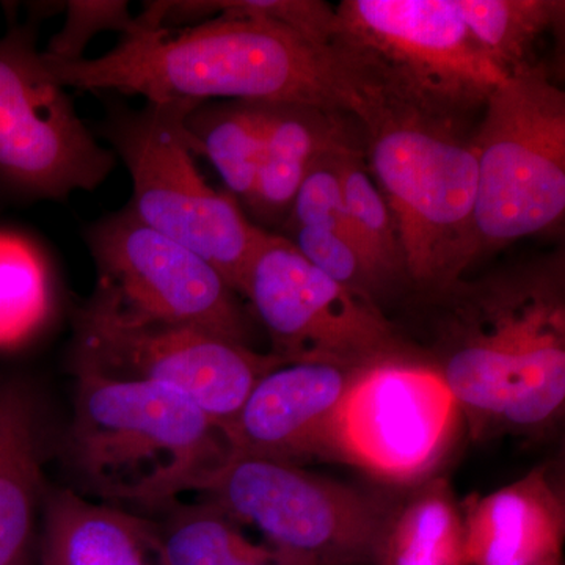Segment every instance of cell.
I'll use <instances>...</instances> for the list:
<instances>
[{"label":"cell","instance_id":"cell-19","mask_svg":"<svg viewBox=\"0 0 565 565\" xmlns=\"http://www.w3.org/2000/svg\"><path fill=\"white\" fill-rule=\"evenodd\" d=\"M373 565H470L462 504L445 478L433 476L393 500Z\"/></svg>","mask_w":565,"mask_h":565},{"label":"cell","instance_id":"cell-3","mask_svg":"<svg viewBox=\"0 0 565 565\" xmlns=\"http://www.w3.org/2000/svg\"><path fill=\"white\" fill-rule=\"evenodd\" d=\"M74 375L66 459L84 489L106 504L161 511L232 452L221 427L177 390Z\"/></svg>","mask_w":565,"mask_h":565},{"label":"cell","instance_id":"cell-26","mask_svg":"<svg viewBox=\"0 0 565 565\" xmlns=\"http://www.w3.org/2000/svg\"><path fill=\"white\" fill-rule=\"evenodd\" d=\"M311 266L367 302L381 307L384 292L348 237L318 228H297L281 234Z\"/></svg>","mask_w":565,"mask_h":565},{"label":"cell","instance_id":"cell-14","mask_svg":"<svg viewBox=\"0 0 565 565\" xmlns=\"http://www.w3.org/2000/svg\"><path fill=\"white\" fill-rule=\"evenodd\" d=\"M353 373L323 363L275 367L223 430L230 451L294 465L330 459L333 418Z\"/></svg>","mask_w":565,"mask_h":565},{"label":"cell","instance_id":"cell-20","mask_svg":"<svg viewBox=\"0 0 565 565\" xmlns=\"http://www.w3.org/2000/svg\"><path fill=\"white\" fill-rule=\"evenodd\" d=\"M150 519L162 565H297L270 545L253 544L232 516L207 501H173Z\"/></svg>","mask_w":565,"mask_h":565},{"label":"cell","instance_id":"cell-24","mask_svg":"<svg viewBox=\"0 0 565 565\" xmlns=\"http://www.w3.org/2000/svg\"><path fill=\"white\" fill-rule=\"evenodd\" d=\"M44 266L24 234L0 228V344L28 332L40 316Z\"/></svg>","mask_w":565,"mask_h":565},{"label":"cell","instance_id":"cell-7","mask_svg":"<svg viewBox=\"0 0 565 565\" xmlns=\"http://www.w3.org/2000/svg\"><path fill=\"white\" fill-rule=\"evenodd\" d=\"M482 253L548 232L565 214V93L548 66L505 77L475 137Z\"/></svg>","mask_w":565,"mask_h":565},{"label":"cell","instance_id":"cell-12","mask_svg":"<svg viewBox=\"0 0 565 565\" xmlns=\"http://www.w3.org/2000/svg\"><path fill=\"white\" fill-rule=\"evenodd\" d=\"M98 282L92 296L128 321L185 327L252 348V323L222 274L141 223L128 206L85 234Z\"/></svg>","mask_w":565,"mask_h":565},{"label":"cell","instance_id":"cell-8","mask_svg":"<svg viewBox=\"0 0 565 565\" xmlns=\"http://www.w3.org/2000/svg\"><path fill=\"white\" fill-rule=\"evenodd\" d=\"M193 492L234 522L262 531L297 565H373L393 500L323 478L302 465L230 456Z\"/></svg>","mask_w":565,"mask_h":565},{"label":"cell","instance_id":"cell-13","mask_svg":"<svg viewBox=\"0 0 565 565\" xmlns=\"http://www.w3.org/2000/svg\"><path fill=\"white\" fill-rule=\"evenodd\" d=\"M462 412L424 352L353 373L330 433V459L415 486L433 478L455 445Z\"/></svg>","mask_w":565,"mask_h":565},{"label":"cell","instance_id":"cell-2","mask_svg":"<svg viewBox=\"0 0 565 565\" xmlns=\"http://www.w3.org/2000/svg\"><path fill=\"white\" fill-rule=\"evenodd\" d=\"M433 352L471 437L544 434L565 405L563 253L459 278L426 296Z\"/></svg>","mask_w":565,"mask_h":565},{"label":"cell","instance_id":"cell-21","mask_svg":"<svg viewBox=\"0 0 565 565\" xmlns=\"http://www.w3.org/2000/svg\"><path fill=\"white\" fill-rule=\"evenodd\" d=\"M196 156L210 159L226 192L250 206L266 136V103H200L184 120Z\"/></svg>","mask_w":565,"mask_h":565},{"label":"cell","instance_id":"cell-22","mask_svg":"<svg viewBox=\"0 0 565 565\" xmlns=\"http://www.w3.org/2000/svg\"><path fill=\"white\" fill-rule=\"evenodd\" d=\"M468 31L505 77L544 65L542 41L564 24L563 0H452Z\"/></svg>","mask_w":565,"mask_h":565},{"label":"cell","instance_id":"cell-10","mask_svg":"<svg viewBox=\"0 0 565 565\" xmlns=\"http://www.w3.org/2000/svg\"><path fill=\"white\" fill-rule=\"evenodd\" d=\"M71 364L73 373L177 390L223 433L256 382L286 363L200 330L128 321L90 296L74 316Z\"/></svg>","mask_w":565,"mask_h":565},{"label":"cell","instance_id":"cell-9","mask_svg":"<svg viewBox=\"0 0 565 565\" xmlns=\"http://www.w3.org/2000/svg\"><path fill=\"white\" fill-rule=\"evenodd\" d=\"M44 6L25 22L7 14L0 36V189L21 200L65 202L107 180L117 156L77 115L36 47Z\"/></svg>","mask_w":565,"mask_h":565},{"label":"cell","instance_id":"cell-4","mask_svg":"<svg viewBox=\"0 0 565 565\" xmlns=\"http://www.w3.org/2000/svg\"><path fill=\"white\" fill-rule=\"evenodd\" d=\"M364 159L392 212L408 286L441 291L484 255L478 161L459 122L384 107L364 126Z\"/></svg>","mask_w":565,"mask_h":565},{"label":"cell","instance_id":"cell-17","mask_svg":"<svg viewBox=\"0 0 565 565\" xmlns=\"http://www.w3.org/2000/svg\"><path fill=\"white\" fill-rule=\"evenodd\" d=\"M44 459L39 397L24 379L0 374V565H29L47 489Z\"/></svg>","mask_w":565,"mask_h":565},{"label":"cell","instance_id":"cell-25","mask_svg":"<svg viewBox=\"0 0 565 565\" xmlns=\"http://www.w3.org/2000/svg\"><path fill=\"white\" fill-rule=\"evenodd\" d=\"M349 151L362 150L327 152L311 166L297 191L288 218L282 223V234L297 228H318L341 234L351 241L341 178V162Z\"/></svg>","mask_w":565,"mask_h":565},{"label":"cell","instance_id":"cell-11","mask_svg":"<svg viewBox=\"0 0 565 565\" xmlns=\"http://www.w3.org/2000/svg\"><path fill=\"white\" fill-rule=\"evenodd\" d=\"M241 296L262 322L274 355L359 371L418 352L381 307L311 266L281 234L264 232L245 270Z\"/></svg>","mask_w":565,"mask_h":565},{"label":"cell","instance_id":"cell-23","mask_svg":"<svg viewBox=\"0 0 565 565\" xmlns=\"http://www.w3.org/2000/svg\"><path fill=\"white\" fill-rule=\"evenodd\" d=\"M345 218L353 247L362 256L384 296L408 285L396 225L371 177L364 150L345 152L341 162Z\"/></svg>","mask_w":565,"mask_h":565},{"label":"cell","instance_id":"cell-6","mask_svg":"<svg viewBox=\"0 0 565 565\" xmlns=\"http://www.w3.org/2000/svg\"><path fill=\"white\" fill-rule=\"evenodd\" d=\"M191 99L110 104L99 134L131 174L128 207L141 223L211 263L234 291L266 230L248 221L228 192L207 184L195 161L184 120Z\"/></svg>","mask_w":565,"mask_h":565},{"label":"cell","instance_id":"cell-16","mask_svg":"<svg viewBox=\"0 0 565 565\" xmlns=\"http://www.w3.org/2000/svg\"><path fill=\"white\" fill-rule=\"evenodd\" d=\"M364 150V126L343 111L266 103V136L248 214L255 225L281 228L311 166L327 152Z\"/></svg>","mask_w":565,"mask_h":565},{"label":"cell","instance_id":"cell-5","mask_svg":"<svg viewBox=\"0 0 565 565\" xmlns=\"http://www.w3.org/2000/svg\"><path fill=\"white\" fill-rule=\"evenodd\" d=\"M333 46L397 107L459 122L505 79L452 0H343Z\"/></svg>","mask_w":565,"mask_h":565},{"label":"cell","instance_id":"cell-18","mask_svg":"<svg viewBox=\"0 0 565 565\" xmlns=\"http://www.w3.org/2000/svg\"><path fill=\"white\" fill-rule=\"evenodd\" d=\"M40 565H162L150 516L47 487Z\"/></svg>","mask_w":565,"mask_h":565},{"label":"cell","instance_id":"cell-27","mask_svg":"<svg viewBox=\"0 0 565 565\" xmlns=\"http://www.w3.org/2000/svg\"><path fill=\"white\" fill-rule=\"evenodd\" d=\"M65 24L55 33L43 51L44 57L54 61L73 62L84 58L88 41L99 32H121L122 35L132 31L136 17L129 13L128 2H66Z\"/></svg>","mask_w":565,"mask_h":565},{"label":"cell","instance_id":"cell-1","mask_svg":"<svg viewBox=\"0 0 565 565\" xmlns=\"http://www.w3.org/2000/svg\"><path fill=\"white\" fill-rule=\"evenodd\" d=\"M43 61L65 88L151 103L300 104L343 111L363 126L384 107L381 93L338 47L255 14H221L180 29L154 28L136 17L132 31L102 57Z\"/></svg>","mask_w":565,"mask_h":565},{"label":"cell","instance_id":"cell-15","mask_svg":"<svg viewBox=\"0 0 565 565\" xmlns=\"http://www.w3.org/2000/svg\"><path fill=\"white\" fill-rule=\"evenodd\" d=\"M470 565H563L565 501L550 468L462 504Z\"/></svg>","mask_w":565,"mask_h":565}]
</instances>
